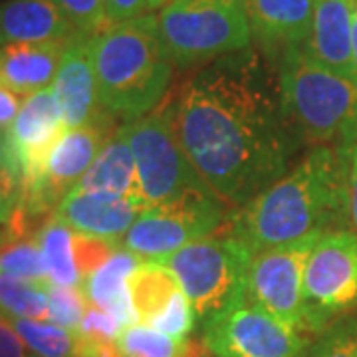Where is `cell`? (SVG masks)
I'll return each instance as SVG.
<instances>
[{
  "label": "cell",
  "instance_id": "cell-1",
  "mask_svg": "<svg viewBox=\"0 0 357 357\" xmlns=\"http://www.w3.org/2000/svg\"><path fill=\"white\" fill-rule=\"evenodd\" d=\"M178 143L222 203L243 206L288 173L296 149L274 82L255 50L227 54L169 107Z\"/></svg>",
  "mask_w": 357,
  "mask_h": 357
},
{
  "label": "cell",
  "instance_id": "cell-2",
  "mask_svg": "<svg viewBox=\"0 0 357 357\" xmlns=\"http://www.w3.org/2000/svg\"><path fill=\"white\" fill-rule=\"evenodd\" d=\"M349 149L318 145L232 217L230 236L250 255L330 230L347 220Z\"/></svg>",
  "mask_w": 357,
  "mask_h": 357
},
{
  "label": "cell",
  "instance_id": "cell-3",
  "mask_svg": "<svg viewBox=\"0 0 357 357\" xmlns=\"http://www.w3.org/2000/svg\"><path fill=\"white\" fill-rule=\"evenodd\" d=\"M103 114L126 123L151 114L165 96L173 64L167 60L157 16L143 14L89 38Z\"/></svg>",
  "mask_w": 357,
  "mask_h": 357
},
{
  "label": "cell",
  "instance_id": "cell-4",
  "mask_svg": "<svg viewBox=\"0 0 357 357\" xmlns=\"http://www.w3.org/2000/svg\"><path fill=\"white\" fill-rule=\"evenodd\" d=\"M284 117L294 133L340 149L357 145V82L288 46L278 70Z\"/></svg>",
  "mask_w": 357,
  "mask_h": 357
},
{
  "label": "cell",
  "instance_id": "cell-5",
  "mask_svg": "<svg viewBox=\"0 0 357 357\" xmlns=\"http://www.w3.org/2000/svg\"><path fill=\"white\" fill-rule=\"evenodd\" d=\"M167 60L195 66L246 50L250 24L243 0H171L157 16Z\"/></svg>",
  "mask_w": 357,
  "mask_h": 357
},
{
  "label": "cell",
  "instance_id": "cell-6",
  "mask_svg": "<svg viewBox=\"0 0 357 357\" xmlns=\"http://www.w3.org/2000/svg\"><path fill=\"white\" fill-rule=\"evenodd\" d=\"M252 255L234 236H204L161 258L189 298L197 321L206 324L246 296Z\"/></svg>",
  "mask_w": 357,
  "mask_h": 357
},
{
  "label": "cell",
  "instance_id": "cell-7",
  "mask_svg": "<svg viewBox=\"0 0 357 357\" xmlns=\"http://www.w3.org/2000/svg\"><path fill=\"white\" fill-rule=\"evenodd\" d=\"M225 204L211 189H191L167 203L147 206L121 246L145 260H161L215 232L225 220Z\"/></svg>",
  "mask_w": 357,
  "mask_h": 357
},
{
  "label": "cell",
  "instance_id": "cell-8",
  "mask_svg": "<svg viewBox=\"0 0 357 357\" xmlns=\"http://www.w3.org/2000/svg\"><path fill=\"white\" fill-rule=\"evenodd\" d=\"M126 128L139 192L149 206L177 199L191 189H208L178 143L169 107L143 115Z\"/></svg>",
  "mask_w": 357,
  "mask_h": 357
},
{
  "label": "cell",
  "instance_id": "cell-9",
  "mask_svg": "<svg viewBox=\"0 0 357 357\" xmlns=\"http://www.w3.org/2000/svg\"><path fill=\"white\" fill-rule=\"evenodd\" d=\"M357 306V234L337 229L324 232L304 270L306 332L321 333L335 316Z\"/></svg>",
  "mask_w": 357,
  "mask_h": 357
},
{
  "label": "cell",
  "instance_id": "cell-10",
  "mask_svg": "<svg viewBox=\"0 0 357 357\" xmlns=\"http://www.w3.org/2000/svg\"><path fill=\"white\" fill-rule=\"evenodd\" d=\"M203 344L215 357H300L310 342L243 296L204 324Z\"/></svg>",
  "mask_w": 357,
  "mask_h": 357
},
{
  "label": "cell",
  "instance_id": "cell-11",
  "mask_svg": "<svg viewBox=\"0 0 357 357\" xmlns=\"http://www.w3.org/2000/svg\"><path fill=\"white\" fill-rule=\"evenodd\" d=\"M319 236L256 252L246 274V298L300 333L306 332L304 270Z\"/></svg>",
  "mask_w": 357,
  "mask_h": 357
},
{
  "label": "cell",
  "instance_id": "cell-12",
  "mask_svg": "<svg viewBox=\"0 0 357 357\" xmlns=\"http://www.w3.org/2000/svg\"><path fill=\"white\" fill-rule=\"evenodd\" d=\"M109 123L112 117H105L102 121L66 131L48 159L44 175L34 187L22 191L16 204L32 222L34 218L48 217L52 208H58V204L76 189L103 145L115 133Z\"/></svg>",
  "mask_w": 357,
  "mask_h": 357
},
{
  "label": "cell",
  "instance_id": "cell-13",
  "mask_svg": "<svg viewBox=\"0 0 357 357\" xmlns=\"http://www.w3.org/2000/svg\"><path fill=\"white\" fill-rule=\"evenodd\" d=\"M68 131L54 89H42L24 98L8 128V139L22 171V191L34 187L44 175L48 159Z\"/></svg>",
  "mask_w": 357,
  "mask_h": 357
},
{
  "label": "cell",
  "instance_id": "cell-14",
  "mask_svg": "<svg viewBox=\"0 0 357 357\" xmlns=\"http://www.w3.org/2000/svg\"><path fill=\"white\" fill-rule=\"evenodd\" d=\"M147 206L137 197L74 189L58 204L54 215L74 232L117 244Z\"/></svg>",
  "mask_w": 357,
  "mask_h": 357
},
{
  "label": "cell",
  "instance_id": "cell-15",
  "mask_svg": "<svg viewBox=\"0 0 357 357\" xmlns=\"http://www.w3.org/2000/svg\"><path fill=\"white\" fill-rule=\"evenodd\" d=\"M52 89L58 98L68 129L109 117L103 114L100 105L98 79L89 52V38L86 36H76L66 46Z\"/></svg>",
  "mask_w": 357,
  "mask_h": 357
},
{
  "label": "cell",
  "instance_id": "cell-16",
  "mask_svg": "<svg viewBox=\"0 0 357 357\" xmlns=\"http://www.w3.org/2000/svg\"><path fill=\"white\" fill-rule=\"evenodd\" d=\"M357 0H314L307 54L330 70L357 82L354 62V18Z\"/></svg>",
  "mask_w": 357,
  "mask_h": 357
},
{
  "label": "cell",
  "instance_id": "cell-17",
  "mask_svg": "<svg viewBox=\"0 0 357 357\" xmlns=\"http://www.w3.org/2000/svg\"><path fill=\"white\" fill-rule=\"evenodd\" d=\"M79 36L54 0L0 2V48L10 44L72 42Z\"/></svg>",
  "mask_w": 357,
  "mask_h": 357
},
{
  "label": "cell",
  "instance_id": "cell-18",
  "mask_svg": "<svg viewBox=\"0 0 357 357\" xmlns=\"http://www.w3.org/2000/svg\"><path fill=\"white\" fill-rule=\"evenodd\" d=\"M252 36L266 50L306 44L314 22V0H243Z\"/></svg>",
  "mask_w": 357,
  "mask_h": 357
},
{
  "label": "cell",
  "instance_id": "cell-19",
  "mask_svg": "<svg viewBox=\"0 0 357 357\" xmlns=\"http://www.w3.org/2000/svg\"><path fill=\"white\" fill-rule=\"evenodd\" d=\"M70 42L10 44L0 48V82L20 98L54 86L66 46Z\"/></svg>",
  "mask_w": 357,
  "mask_h": 357
},
{
  "label": "cell",
  "instance_id": "cell-20",
  "mask_svg": "<svg viewBox=\"0 0 357 357\" xmlns=\"http://www.w3.org/2000/svg\"><path fill=\"white\" fill-rule=\"evenodd\" d=\"M139 264V256L133 255L123 246H117L114 255L93 274H89L82 286L88 296L89 304L112 314L123 328L139 324L137 312L131 300V288H129V280Z\"/></svg>",
  "mask_w": 357,
  "mask_h": 357
},
{
  "label": "cell",
  "instance_id": "cell-21",
  "mask_svg": "<svg viewBox=\"0 0 357 357\" xmlns=\"http://www.w3.org/2000/svg\"><path fill=\"white\" fill-rule=\"evenodd\" d=\"M79 191H100L123 195V197H137L139 192L135 157L131 151L128 137V128H119L109 141L103 145L100 155L91 163L88 173L77 183Z\"/></svg>",
  "mask_w": 357,
  "mask_h": 357
},
{
  "label": "cell",
  "instance_id": "cell-22",
  "mask_svg": "<svg viewBox=\"0 0 357 357\" xmlns=\"http://www.w3.org/2000/svg\"><path fill=\"white\" fill-rule=\"evenodd\" d=\"M129 288L139 324L149 326L181 290V284L165 264L159 260H145L133 272Z\"/></svg>",
  "mask_w": 357,
  "mask_h": 357
},
{
  "label": "cell",
  "instance_id": "cell-23",
  "mask_svg": "<svg viewBox=\"0 0 357 357\" xmlns=\"http://www.w3.org/2000/svg\"><path fill=\"white\" fill-rule=\"evenodd\" d=\"M72 236H74V230L66 227L56 215L48 218L36 232L48 282L56 286L82 288L84 280L77 272L76 260H74Z\"/></svg>",
  "mask_w": 357,
  "mask_h": 357
},
{
  "label": "cell",
  "instance_id": "cell-24",
  "mask_svg": "<svg viewBox=\"0 0 357 357\" xmlns=\"http://www.w3.org/2000/svg\"><path fill=\"white\" fill-rule=\"evenodd\" d=\"M8 321L34 357H82V337L74 330L48 319L10 318Z\"/></svg>",
  "mask_w": 357,
  "mask_h": 357
},
{
  "label": "cell",
  "instance_id": "cell-25",
  "mask_svg": "<svg viewBox=\"0 0 357 357\" xmlns=\"http://www.w3.org/2000/svg\"><path fill=\"white\" fill-rule=\"evenodd\" d=\"M46 282L0 274V316L6 319H48Z\"/></svg>",
  "mask_w": 357,
  "mask_h": 357
},
{
  "label": "cell",
  "instance_id": "cell-26",
  "mask_svg": "<svg viewBox=\"0 0 357 357\" xmlns=\"http://www.w3.org/2000/svg\"><path fill=\"white\" fill-rule=\"evenodd\" d=\"M121 357H187L189 344L157 332L145 324L126 326L115 340Z\"/></svg>",
  "mask_w": 357,
  "mask_h": 357
},
{
  "label": "cell",
  "instance_id": "cell-27",
  "mask_svg": "<svg viewBox=\"0 0 357 357\" xmlns=\"http://www.w3.org/2000/svg\"><path fill=\"white\" fill-rule=\"evenodd\" d=\"M0 274L36 282L48 280L38 238L24 236L0 243Z\"/></svg>",
  "mask_w": 357,
  "mask_h": 357
},
{
  "label": "cell",
  "instance_id": "cell-28",
  "mask_svg": "<svg viewBox=\"0 0 357 357\" xmlns=\"http://www.w3.org/2000/svg\"><path fill=\"white\" fill-rule=\"evenodd\" d=\"M46 292H48V321L77 332L89 306L84 288L56 286L48 282Z\"/></svg>",
  "mask_w": 357,
  "mask_h": 357
},
{
  "label": "cell",
  "instance_id": "cell-29",
  "mask_svg": "<svg viewBox=\"0 0 357 357\" xmlns=\"http://www.w3.org/2000/svg\"><path fill=\"white\" fill-rule=\"evenodd\" d=\"M79 36L93 38L109 28L105 0H54Z\"/></svg>",
  "mask_w": 357,
  "mask_h": 357
},
{
  "label": "cell",
  "instance_id": "cell-30",
  "mask_svg": "<svg viewBox=\"0 0 357 357\" xmlns=\"http://www.w3.org/2000/svg\"><path fill=\"white\" fill-rule=\"evenodd\" d=\"M195 324H197V314L192 310V304L185 292L178 290L171 298V302L161 310V314L149 324V328L167 333L177 342H185L189 333L195 330Z\"/></svg>",
  "mask_w": 357,
  "mask_h": 357
},
{
  "label": "cell",
  "instance_id": "cell-31",
  "mask_svg": "<svg viewBox=\"0 0 357 357\" xmlns=\"http://www.w3.org/2000/svg\"><path fill=\"white\" fill-rule=\"evenodd\" d=\"M300 357H357V324H340L319 333Z\"/></svg>",
  "mask_w": 357,
  "mask_h": 357
},
{
  "label": "cell",
  "instance_id": "cell-32",
  "mask_svg": "<svg viewBox=\"0 0 357 357\" xmlns=\"http://www.w3.org/2000/svg\"><path fill=\"white\" fill-rule=\"evenodd\" d=\"M72 248H74V260H76L77 272H79L82 280H86L89 274H93L109 256L114 255L117 244L109 243V241H103V238H98V236L74 232V236H72Z\"/></svg>",
  "mask_w": 357,
  "mask_h": 357
},
{
  "label": "cell",
  "instance_id": "cell-33",
  "mask_svg": "<svg viewBox=\"0 0 357 357\" xmlns=\"http://www.w3.org/2000/svg\"><path fill=\"white\" fill-rule=\"evenodd\" d=\"M22 195V171L14 155L6 131H0V197L20 201Z\"/></svg>",
  "mask_w": 357,
  "mask_h": 357
},
{
  "label": "cell",
  "instance_id": "cell-34",
  "mask_svg": "<svg viewBox=\"0 0 357 357\" xmlns=\"http://www.w3.org/2000/svg\"><path fill=\"white\" fill-rule=\"evenodd\" d=\"M123 326L102 307L89 304L77 333L91 342H115Z\"/></svg>",
  "mask_w": 357,
  "mask_h": 357
},
{
  "label": "cell",
  "instance_id": "cell-35",
  "mask_svg": "<svg viewBox=\"0 0 357 357\" xmlns=\"http://www.w3.org/2000/svg\"><path fill=\"white\" fill-rule=\"evenodd\" d=\"M145 10H149L147 0H105V13L112 26L139 18Z\"/></svg>",
  "mask_w": 357,
  "mask_h": 357
},
{
  "label": "cell",
  "instance_id": "cell-36",
  "mask_svg": "<svg viewBox=\"0 0 357 357\" xmlns=\"http://www.w3.org/2000/svg\"><path fill=\"white\" fill-rule=\"evenodd\" d=\"M0 357H34L20 335L14 332L10 321L0 316Z\"/></svg>",
  "mask_w": 357,
  "mask_h": 357
},
{
  "label": "cell",
  "instance_id": "cell-37",
  "mask_svg": "<svg viewBox=\"0 0 357 357\" xmlns=\"http://www.w3.org/2000/svg\"><path fill=\"white\" fill-rule=\"evenodd\" d=\"M22 102H24V98H20L18 93H14L13 89L6 88L0 82V131H8L14 117L22 107Z\"/></svg>",
  "mask_w": 357,
  "mask_h": 357
},
{
  "label": "cell",
  "instance_id": "cell-38",
  "mask_svg": "<svg viewBox=\"0 0 357 357\" xmlns=\"http://www.w3.org/2000/svg\"><path fill=\"white\" fill-rule=\"evenodd\" d=\"M347 220L357 234V145L349 149L347 167Z\"/></svg>",
  "mask_w": 357,
  "mask_h": 357
},
{
  "label": "cell",
  "instance_id": "cell-39",
  "mask_svg": "<svg viewBox=\"0 0 357 357\" xmlns=\"http://www.w3.org/2000/svg\"><path fill=\"white\" fill-rule=\"evenodd\" d=\"M16 201H10V199H4L0 197V225H6L10 217H13L14 208H16Z\"/></svg>",
  "mask_w": 357,
  "mask_h": 357
},
{
  "label": "cell",
  "instance_id": "cell-40",
  "mask_svg": "<svg viewBox=\"0 0 357 357\" xmlns=\"http://www.w3.org/2000/svg\"><path fill=\"white\" fill-rule=\"evenodd\" d=\"M354 62H356V70H357V8H356V18H354Z\"/></svg>",
  "mask_w": 357,
  "mask_h": 357
},
{
  "label": "cell",
  "instance_id": "cell-41",
  "mask_svg": "<svg viewBox=\"0 0 357 357\" xmlns=\"http://www.w3.org/2000/svg\"><path fill=\"white\" fill-rule=\"evenodd\" d=\"M149 2V10H155V8H161V6H167L171 0H147Z\"/></svg>",
  "mask_w": 357,
  "mask_h": 357
}]
</instances>
